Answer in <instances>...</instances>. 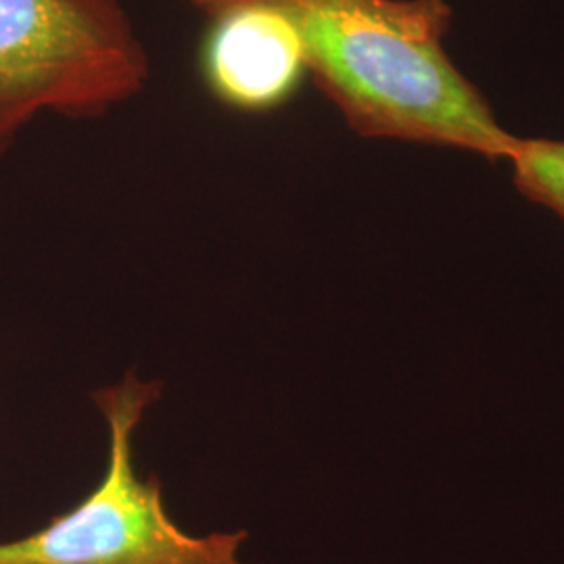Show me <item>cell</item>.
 Segmentation results:
<instances>
[{
	"label": "cell",
	"mask_w": 564,
	"mask_h": 564,
	"mask_svg": "<svg viewBox=\"0 0 564 564\" xmlns=\"http://www.w3.org/2000/svg\"><path fill=\"white\" fill-rule=\"evenodd\" d=\"M205 20L268 7L289 21L305 72L364 139L510 160L519 137L445 51V0H188Z\"/></svg>",
	"instance_id": "6da1fadb"
},
{
	"label": "cell",
	"mask_w": 564,
	"mask_h": 564,
	"mask_svg": "<svg viewBox=\"0 0 564 564\" xmlns=\"http://www.w3.org/2000/svg\"><path fill=\"white\" fill-rule=\"evenodd\" d=\"M149 78L147 46L120 0H0V155L42 111L102 118Z\"/></svg>",
	"instance_id": "7a4b0ae2"
},
{
	"label": "cell",
	"mask_w": 564,
	"mask_h": 564,
	"mask_svg": "<svg viewBox=\"0 0 564 564\" xmlns=\"http://www.w3.org/2000/svg\"><path fill=\"white\" fill-rule=\"evenodd\" d=\"M158 395L134 377L93 395L109 426L101 484L41 531L0 542V564H247L242 531L191 535L167 514L162 485L139 479L134 431Z\"/></svg>",
	"instance_id": "3957f363"
},
{
	"label": "cell",
	"mask_w": 564,
	"mask_h": 564,
	"mask_svg": "<svg viewBox=\"0 0 564 564\" xmlns=\"http://www.w3.org/2000/svg\"><path fill=\"white\" fill-rule=\"evenodd\" d=\"M202 72L218 101L262 113L286 101L300 86L302 44L293 25L268 7H241L209 20Z\"/></svg>",
	"instance_id": "277c9868"
},
{
	"label": "cell",
	"mask_w": 564,
	"mask_h": 564,
	"mask_svg": "<svg viewBox=\"0 0 564 564\" xmlns=\"http://www.w3.org/2000/svg\"><path fill=\"white\" fill-rule=\"evenodd\" d=\"M514 186L564 220V141L521 139L510 155Z\"/></svg>",
	"instance_id": "5b68a950"
}]
</instances>
